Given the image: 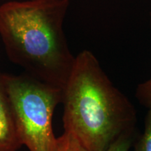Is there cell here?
Instances as JSON below:
<instances>
[{
    "label": "cell",
    "mask_w": 151,
    "mask_h": 151,
    "mask_svg": "<svg viewBox=\"0 0 151 151\" xmlns=\"http://www.w3.org/2000/svg\"><path fill=\"white\" fill-rule=\"evenodd\" d=\"M69 6V0H14L0 5V37L9 59L62 90L75 61L63 27Z\"/></svg>",
    "instance_id": "cell-1"
},
{
    "label": "cell",
    "mask_w": 151,
    "mask_h": 151,
    "mask_svg": "<svg viewBox=\"0 0 151 151\" xmlns=\"http://www.w3.org/2000/svg\"><path fill=\"white\" fill-rule=\"evenodd\" d=\"M62 103L65 132L73 134L90 151H106L121 136L136 132L134 106L90 50L75 56Z\"/></svg>",
    "instance_id": "cell-2"
},
{
    "label": "cell",
    "mask_w": 151,
    "mask_h": 151,
    "mask_svg": "<svg viewBox=\"0 0 151 151\" xmlns=\"http://www.w3.org/2000/svg\"><path fill=\"white\" fill-rule=\"evenodd\" d=\"M17 134L29 151H58L52 116L62 90L31 76L2 73Z\"/></svg>",
    "instance_id": "cell-3"
},
{
    "label": "cell",
    "mask_w": 151,
    "mask_h": 151,
    "mask_svg": "<svg viewBox=\"0 0 151 151\" xmlns=\"http://www.w3.org/2000/svg\"><path fill=\"white\" fill-rule=\"evenodd\" d=\"M21 146L2 73H0V151H17Z\"/></svg>",
    "instance_id": "cell-4"
},
{
    "label": "cell",
    "mask_w": 151,
    "mask_h": 151,
    "mask_svg": "<svg viewBox=\"0 0 151 151\" xmlns=\"http://www.w3.org/2000/svg\"><path fill=\"white\" fill-rule=\"evenodd\" d=\"M58 151H90L70 132H64L58 137Z\"/></svg>",
    "instance_id": "cell-5"
},
{
    "label": "cell",
    "mask_w": 151,
    "mask_h": 151,
    "mask_svg": "<svg viewBox=\"0 0 151 151\" xmlns=\"http://www.w3.org/2000/svg\"><path fill=\"white\" fill-rule=\"evenodd\" d=\"M134 151H151V109L148 110L145 118L144 129L137 139Z\"/></svg>",
    "instance_id": "cell-6"
},
{
    "label": "cell",
    "mask_w": 151,
    "mask_h": 151,
    "mask_svg": "<svg viewBox=\"0 0 151 151\" xmlns=\"http://www.w3.org/2000/svg\"><path fill=\"white\" fill-rule=\"evenodd\" d=\"M135 96L141 105L148 110L151 109V77L148 80L138 85Z\"/></svg>",
    "instance_id": "cell-7"
},
{
    "label": "cell",
    "mask_w": 151,
    "mask_h": 151,
    "mask_svg": "<svg viewBox=\"0 0 151 151\" xmlns=\"http://www.w3.org/2000/svg\"><path fill=\"white\" fill-rule=\"evenodd\" d=\"M135 133H127L121 136L106 151H128L134 139Z\"/></svg>",
    "instance_id": "cell-8"
},
{
    "label": "cell",
    "mask_w": 151,
    "mask_h": 151,
    "mask_svg": "<svg viewBox=\"0 0 151 151\" xmlns=\"http://www.w3.org/2000/svg\"><path fill=\"white\" fill-rule=\"evenodd\" d=\"M150 3H151V0H150ZM149 23H150V27L151 30V9L150 11V16H149Z\"/></svg>",
    "instance_id": "cell-9"
}]
</instances>
